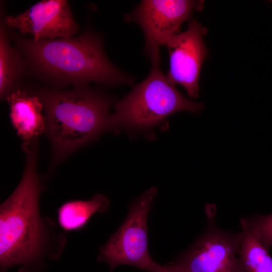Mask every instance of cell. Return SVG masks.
<instances>
[{
    "mask_svg": "<svg viewBox=\"0 0 272 272\" xmlns=\"http://www.w3.org/2000/svg\"><path fill=\"white\" fill-rule=\"evenodd\" d=\"M44 106L46 132L58 162L107 129L112 99L87 85L35 90Z\"/></svg>",
    "mask_w": 272,
    "mask_h": 272,
    "instance_id": "obj_3",
    "label": "cell"
},
{
    "mask_svg": "<svg viewBox=\"0 0 272 272\" xmlns=\"http://www.w3.org/2000/svg\"><path fill=\"white\" fill-rule=\"evenodd\" d=\"M6 26L3 22L0 27V95L6 97L15 89L25 71L26 62L22 54L12 47L9 41Z\"/></svg>",
    "mask_w": 272,
    "mask_h": 272,
    "instance_id": "obj_13",
    "label": "cell"
},
{
    "mask_svg": "<svg viewBox=\"0 0 272 272\" xmlns=\"http://www.w3.org/2000/svg\"><path fill=\"white\" fill-rule=\"evenodd\" d=\"M151 68L145 79L115 105L107 129L119 125L147 127L179 111L197 112L203 107L181 94L162 72L160 53L150 57Z\"/></svg>",
    "mask_w": 272,
    "mask_h": 272,
    "instance_id": "obj_4",
    "label": "cell"
},
{
    "mask_svg": "<svg viewBox=\"0 0 272 272\" xmlns=\"http://www.w3.org/2000/svg\"><path fill=\"white\" fill-rule=\"evenodd\" d=\"M249 224L264 246L269 250L272 247V214H256L248 218Z\"/></svg>",
    "mask_w": 272,
    "mask_h": 272,
    "instance_id": "obj_14",
    "label": "cell"
},
{
    "mask_svg": "<svg viewBox=\"0 0 272 272\" xmlns=\"http://www.w3.org/2000/svg\"><path fill=\"white\" fill-rule=\"evenodd\" d=\"M206 28L192 21L184 32L174 36L166 43L170 58L167 75L174 85H181L189 96L198 95V81L202 64L207 55L203 41Z\"/></svg>",
    "mask_w": 272,
    "mask_h": 272,
    "instance_id": "obj_9",
    "label": "cell"
},
{
    "mask_svg": "<svg viewBox=\"0 0 272 272\" xmlns=\"http://www.w3.org/2000/svg\"><path fill=\"white\" fill-rule=\"evenodd\" d=\"M239 257L242 272H272V257L251 227L248 218L240 221Z\"/></svg>",
    "mask_w": 272,
    "mask_h": 272,
    "instance_id": "obj_12",
    "label": "cell"
},
{
    "mask_svg": "<svg viewBox=\"0 0 272 272\" xmlns=\"http://www.w3.org/2000/svg\"><path fill=\"white\" fill-rule=\"evenodd\" d=\"M12 38L30 69L53 85L133 84L107 58L102 38L91 30L67 38L35 41L14 33Z\"/></svg>",
    "mask_w": 272,
    "mask_h": 272,
    "instance_id": "obj_2",
    "label": "cell"
},
{
    "mask_svg": "<svg viewBox=\"0 0 272 272\" xmlns=\"http://www.w3.org/2000/svg\"><path fill=\"white\" fill-rule=\"evenodd\" d=\"M205 230L173 262L189 272H242L239 252L241 231L234 233L216 223V208L206 206Z\"/></svg>",
    "mask_w": 272,
    "mask_h": 272,
    "instance_id": "obj_6",
    "label": "cell"
},
{
    "mask_svg": "<svg viewBox=\"0 0 272 272\" xmlns=\"http://www.w3.org/2000/svg\"><path fill=\"white\" fill-rule=\"evenodd\" d=\"M6 99L11 122L23 144L37 142L38 137L46 131V118L43 104L36 91L18 87Z\"/></svg>",
    "mask_w": 272,
    "mask_h": 272,
    "instance_id": "obj_10",
    "label": "cell"
},
{
    "mask_svg": "<svg viewBox=\"0 0 272 272\" xmlns=\"http://www.w3.org/2000/svg\"><path fill=\"white\" fill-rule=\"evenodd\" d=\"M148 272H189L173 262L167 263L164 265L159 264L154 261Z\"/></svg>",
    "mask_w": 272,
    "mask_h": 272,
    "instance_id": "obj_15",
    "label": "cell"
},
{
    "mask_svg": "<svg viewBox=\"0 0 272 272\" xmlns=\"http://www.w3.org/2000/svg\"><path fill=\"white\" fill-rule=\"evenodd\" d=\"M2 22L35 41L70 38L79 30L65 0L41 1L21 14L5 17Z\"/></svg>",
    "mask_w": 272,
    "mask_h": 272,
    "instance_id": "obj_8",
    "label": "cell"
},
{
    "mask_svg": "<svg viewBox=\"0 0 272 272\" xmlns=\"http://www.w3.org/2000/svg\"><path fill=\"white\" fill-rule=\"evenodd\" d=\"M157 193L152 186L132 201L124 222L100 247L97 260L107 263L110 271L127 265L148 272L154 261L149 252L148 218Z\"/></svg>",
    "mask_w": 272,
    "mask_h": 272,
    "instance_id": "obj_5",
    "label": "cell"
},
{
    "mask_svg": "<svg viewBox=\"0 0 272 272\" xmlns=\"http://www.w3.org/2000/svg\"><path fill=\"white\" fill-rule=\"evenodd\" d=\"M203 2L188 0L142 1L128 19L137 23L143 31L145 51L150 57L160 52L180 32L183 22L189 19L194 11L200 10Z\"/></svg>",
    "mask_w": 272,
    "mask_h": 272,
    "instance_id": "obj_7",
    "label": "cell"
},
{
    "mask_svg": "<svg viewBox=\"0 0 272 272\" xmlns=\"http://www.w3.org/2000/svg\"><path fill=\"white\" fill-rule=\"evenodd\" d=\"M111 272V271H110Z\"/></svg>",
    "mask_w": 272,
    "mask_h": 272,
    "instance_id": "obj_16",
    "label": "cell"
},
{
    "mask_svg": "<svg viewBox=\"0 0 272 272\" xmlns=\"http://www.w3.org/2000/svg\"><path fill=\"white\" fill-rule=\"evenodd\" d=\"M109 207L107 197L99 193L88 200H69L58 208L57 223L66 232L79 231L88 224L94 215L105 213Z\"/></svg>",
    "mask_w": 272,
    "mask_h": 272,
    "instance_id": "obj_11",
    "label": "cell"
},
{
    "mask_svg": "<svg viewBox=\"0 0 272 272\" xmlns=\"http://www.w3.org/2000/svg\"><path fill=\"white\" fill-rule=\"evenodd\" d=\"M26 162L22 179L0 206V272H42L58 259L67 242L66 232L42 216L39 199L43 186L37 172V144L23 146Z\"/></svg>",
    "mask_w": 272,
    "mask_h": 272,
    "instance_id": "obj_1",
    "label": "cell"
}]
</instances>
